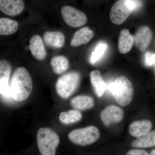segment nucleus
Instances as JSON below:
<instances>
[{"label":"nucleus","mask_w":155,"mask_h":155,"mask_svg":"<svg viewBox=\"0 0 155 155\" xmlns=\"http://www.w3.org/2000/svg\"><path fill=\"white\" fill-rule=\"evenodd\" d=\"M9 84L12 99L18 102L28 98L33 87L30 74L23 67H18L15 70Z\"/></svg>","instance_id":"obj_1"},{"label":"nucleus","mask_w":155,"mask_h":155,"mask_svg":"<svg viewBox=\"0 0 155 155\" xmlns=\"http://www.w3.org/2000/svg\"><path fill=\"white\" fill-rule=\"evenodd\" d=\"M11 67L8 61L5 60L0 61V95L8 87L11 74Z\"/></svg>","instance_id":"obj_17"},{"label":"nucleus","mask_w":155,"mask_h":155,"mask_svg":"<svg viewBox=\"0 0 155 155\" xmlns=\"http://www.w3.org/2000/svg\"><path fill=\"white\" fill-rule=\"evenodd\" d=\"M124 112L121 108L115 105L108 106L101 113V117L103 123L109 126L121 122L124 117Z\"/></svg>","instance_id":"obj_9"},{"label":"nucleus","mask_w":155,"mask_h":155,"mask_svg":"<svg viewBox=\"0 0 155 155\" xmlns=\"http://www.w3.org/2000/svg\"><path fill=\"white\" fill-rule=\"evenodd\" d=\"M116 102L120 105L126 106L130 104L133 98L134 88L130 80L124 76L118 78L107 86Z\"/></svg>","instance_id":"obj_2"},{"label":"nucleus","mask_w":155,"mask_h":155,"mask_svg":"<svg viewBox=\"0 0 155 155\" xmlns=\"http://www.w3.org/2000/svg\"><path fill=\"white\" fill-rule=\"evenodd\" d=\"M136 8L132 0H118L111 7L110 17L111 22L119 25L125 22Z\"/></svg>","instance_id":"obj_6"},{"label":"nucleus","mask_w":155,"mask_h":155,"mask_svg":"<svg viewBox=\"0 0 155 155\" xmlns=\"http://www.w3.org/2000/svg\"><path fill=\"white\" fill-rule=\"evenodd\" d=\"M44 39L48 45L53 48H60L65 44V36L60 31H46L44 35Z\"/></svg>","instance_id":"obj_15"},{"label":"nucleus","mask_w":155,"mask_h":155,"mask_svg":"<svg viewBox=\"0 0 155 155\" xmlns=\"http://www.w3.org/2000/svg\"><path fill=\"white\" fill-rule=\"evenodd\" d=\"M3 99L7 102H12L13 101L11 94V89H10V84H9L8 87L5 89L4 91L3 92L2 94ZM14 101V100H13Z\"/></svg>","instance_id":"obj_25"},{"label":"nucleus","mask_w":155,"mask_h":155,"mask_svg":"<svg viewBox=\"0 0 155 155\" xmlns=\"http://www.w3.org/2000/svg\"><path fill=\"white\" fill-rule=\"evenodd\" d=\"M71 105L78 110H84L94 106V101L89 96L79 95L75 97L70 101Z\"/></svg>","instance_id":"obj_18"},{"label":"nucleus","mask_w":155,"mask_h":155,"mask_svg":"<svg viewBox=\"0 0 155 155\" xmlns=\"http://www.w3.org/2000/svg\"><path fill=\"white\" fill-rule=\"evenodd\" d=\"M155 145V130L150 131L147 134L138 137L131 143V146L136 148H148Z\"/></svg>","instance_id":"obj_20"},{"label":"nucleus","mask_w":155,"mask_h":155,"mask_svg":"<svg viewBox=\"0 0 155 155\" xmlns=\"http://www.w3.org/2000/svg\"><path fill=\"white\" fill-rule=\"evenodd\" d=\"M29 48L31 54L37 60L42 61L45 59L46 51L40 35H35L31 37L29 41Z\"/></svg>","instance_id":"obj_11"},{"label":"nucleus","mask_w":155,"mask_h":155,"mask_svg":"<svg viewBox=\"0 0 155 155\" xmlns=\"http://www.w3.org/2000/svg\"><path fill=\"white\" fill-rule=\"evenodd\" d=\"M51 65L55 74H60L68 69L69 62L68 59L64 56H56L52 58Z\"/></svg>","instance_id":"obj_21"},{"label":"nucleus","mask_w":155,"mask_h":155,"mask_svg":"<svg viewBox=\"0 0 155 155\" xmlns=\"http://www.w3.org/2000/svg\"><path fill=\"white\" fill-rule=\"evenodd\" d=\"M150 155H155V150H153L152 151L151 153L150 154Z\"/></svg>","instance_id":"obj_27"},{"label":"nucleus","mask_w":155,"mask_h":155,"mask_svg":"<svg viewBox=\"0 0 155 155\" xmlns=\"http://www.w3.org/2000/svg\"><path fill=\"white\" fill-rule=\"evenodd\" d=\"M100 136L99 130L97 127L89 126L72 130L69 134L68 138L74 144L85 146L96 142Z\"/></svg>","instance_id":"obj_5"},{"label":"nucleus","mask_w":155,"mask_h":155,"mask_svg":"<svg viewBox=\"0 0 155 155\" xmlns=\"http://www.w3.org/2000/svg\"><path fill=\"white\" fill-rule=\"evenodd\" d=\"M82 119V114L80 111L76 110H69L61 113L59 119L62 123L70 124L80 121Z\"/></svg>","instance_id":"obj_22"},{"label":"nucleus","mask_w":155,"mask_h":155,"mask_svg":"<svg viewBox=\"0 0 155 155\" xmlns=\"http://www.w3.org/2000/svg\"><path fill=\"white\" fill-rule=\"evenodd\" d=\"M61 12L64 21L71 27H81L87 22V17L85 13L72 6H63Z\"/></svg>","instance_id":"obj_7"},{"label":"nucleus","mask_w":155,"mask_h":155,"mask_svg":"<svg viewBox=\"0 0 155 155\" xmlns=\"http://www.w3.org/2000/svg\"><path fill=\"white\" fill-rule=\"evenodd\" d=\"M152 36V31L148 26H141L137 31L134 37L136 47L141 51H144L149 46Z\"/></svg>","instance_id":"obj_10"},{"label":"nucleus","mask_w":155,"mask_h":155,"mask_svg":"<svg viewBox=\"0 0 155 155\" xmlns=\"http://www.w3.org/2000/svg\"><path fill=\"white\" fill-rule=\"evenodd\" d=\"M25 8L24 0H0V11L9 17L18 16Z\"/></svg>","instance_id":"obj_8"},{"label":"nucleus","mask_w":155,"mask_h":155,"mask_svg":"<svg viewBox=\"0 0 155 155\" xmlns=\"http://www.w3.org/2000/svg\"><path fill=\"white\" fill-rule=\"evenodd\" d=\"M126 155H150L146 151L142 150H132L129 151Z\"/></svg>","instance_id":"obj_26"},{"label":"nucleus","mask_w":155,"mask_h":155,"mask_svg":"<svg viewBox=\"0 0 155 155\" xmlns=\"http://www.w3.org/2000/svg\"><path fill=\"white\" fill-rule=\"evenodd\" d=\"M80 80L79 73L69 72L58 78L56 84V91L62 98L67 99L75 91Z\"/></svg>","instance_id":"obj_4"},{"label":"nucleus","mask_w":155,"mask_h":155,"mask_svg":"<svg viewBox=\"0 0 155 155\" xmlns=\"http://www.w3.org/2000/svg\"><path fill=\"white\" fill-rule=\"evenodd\" d=\"M155 60V53L147 52L145 56V63L148 67L154 66Z\"/></svg>","instance_id":"obj_24"},{"label":"nucleus","mask_w":155,"mask_h":155,"mask_svg":"<svg viewBox=\"0 0 155 155\" xmlns=\"http://www.w3.org/2000/svg\"><path fill=\"white\" fill-rule=\"evenodd\" d=\"M152 123L148 120H139L132 122L129 126V133L134 137H140L150 132Z\"/></svg>","instance_id":"obj_12"},{"label":"nucleus","mask_w":155,"mask_h":155,"mask_svg":"<svg viewBox=\"0 0 155 155\" xmlns=\"http://www.w3.org/2000/svg\"><path fill=\"white\" fill-rule=\"evenodd\" d=\"M90 79L96 94L98 97H101L105 92L107 85L99 70L91 71L90 73Z\"/></svg>","instance_id":"obj_16"},{"label":"nucleus","mask_w":155,"mask_h":155,"mask_svg":"<svg viewBox=\"0 0 155 155\" xmlns=\"http://www.w3.org/2000/svg\"><path fill=\"white\" fill-rule=\"evenodd\" d=\"M19 28L18 22L14 19L0 18V35H9L15 33Z\"/></svg>","instance_id":"obj_19"},{"label":"nucleus","mask_w":155,"mask_h":155,"mask_svg":"<svg viewBox=\"0 0 155 155\" xmlns=\"http://www.w3.org/2000/svg\"><path fill=\"white\" fill-rule=\"evenodd\" d=\"M107 47V45L104 42L100 43L97 45L94 51L92 53L91 58V62L92 64H94L99 61L104 55Z\"/></svg>","instance_id":"obj_23"},{"label":"nucleus","mask_w":155,"mask_h":155,"mask_svg":"<svg viewBox=\"0 0 155 155\" xmlns=\"http://www.w3.org/2000/svg\"><path fill=\"white\" fill-rule=\"evenodd\" d=\"M37 142L41 155H55L60 142L58 134L49 127L39 128L37 134Z\"/></svg>","instance_id":"obj_3"},{"label":"nucleus","mask_w":155,"mask_h":155,"mask_svg":"<svg viewBox=\"0 0 155 155\" xmlns=\"http://www.w3.org/2000/svg\"><path fill=\"white\" fill-rule=\"evenodd\" d=\"M94 36V33L89 27H83L74 33L71 40L70 45L72 47H75L86 44L91 40Z\"/></svg>","instance_id":"obj_13"},{"label":"nucleus","mask_w":155,"mask_h":155,"mask_svg":"<svg viewBox=\"0 0 155 155\" xmlns=\"http://www.w3.org/2000/svg\"><path fill=\"white\" fill-rule=\"evenodd\" d=\"M134 43V37L130 33L129 30L124 29L121 31L119 34L118 49L122 54L129 52Z\"/></svg>","instance_id":"obj_14"}]
</instances>
